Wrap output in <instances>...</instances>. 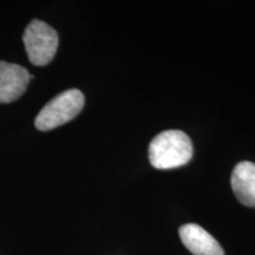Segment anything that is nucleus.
Listing matches in <instances>:
<instances>
[{
    "label": "nucleus",
    "mask_w": 255,
    "mask_h": 255,
    "mask_svg": "<svg viewBox=\"0 0 255 255\" xmlns=\"http://www.w3.org/2000/svg\"><path fill=\"white\" fill-rule=\"evenodd\" d=\"M84 103V95L77 89L63 91L40 110L34 121V126L40 131H47L63 126L81 113Z\"/></svg>",
    "instance_id": "obj_2"
},
{
    "label": "nucleus",
    "mask_w": 255,
    "mask_h": 255,
    "mask_svg": "<svg viewBox=\"0 0 255 255\" xmlns=\"http://www.w3.org/2000/svg\"><path fill=\"white\" fill-rule=\"evenodd\" d=\"M232 189L242 205L255 207V163L240 162L232 173Z\"/></svg>",
    "instance_id": "obj_6"
},
{
    "label": "nucleus",
    "mask_w": 255,
    "mask_h": 255,
    "mask_svg": "<svg viewBox=\"0 0 255 255\" xmlns=\"http://www.w3.org/2000/svg\"><path fill=\"white\" fill-rule=\"evenodd\" d=\"M31 75L24 66L0 60V103L17 101L26 90Z\"/></svg>",
    "instance_id": "obj_4"
},
{
    "label": "nucleus",
    "mask_w": 255,
    "mask_h": 255,
    "mask_svg": "<svg viewBox=\"0 0 255 255\" xmlns=\"http://www.w3.org/2000/svg\"><path fill=\"white\" fill-rule=\"evenodd\" d=\"M180 238L194 255H225L222 247L206 229L196 223H187L180 228Z\"/></svg>",
    "instance_id": "obj_5"
},
{
    "label": "nucleus",
    "mask_w": 255,
    "mask_h": 255,
    "mask_svg": "<svg viewBox=\"0 0 255 255\" xmlns=\"http://www.w3.org/2000/svg\"><path fill=\"white\" fill-rule=\"evenodd\" d=\"M193 157V143L181 130L158 133L149 145V161L156 169H174L187 164Z\"/></svg>",
    "instance_id": "obj_1"
},
{
    "label": "nucleus",
    "mask_w": 255,
    "mask_h": 255,
    "mask_svg": "<svg viewBox=\"0 0 255 255\" xmlns=\"http://www.w3.org/2000/svg\"><path fill=\"white\" fill-rule=\"evenodd\" d=\"M23 41L30 62L44 66L55 57L58 49V34L41 20H32L23 34Z\"/></svg>",
    "instance_id": "obj_3"
}]
</instances>
